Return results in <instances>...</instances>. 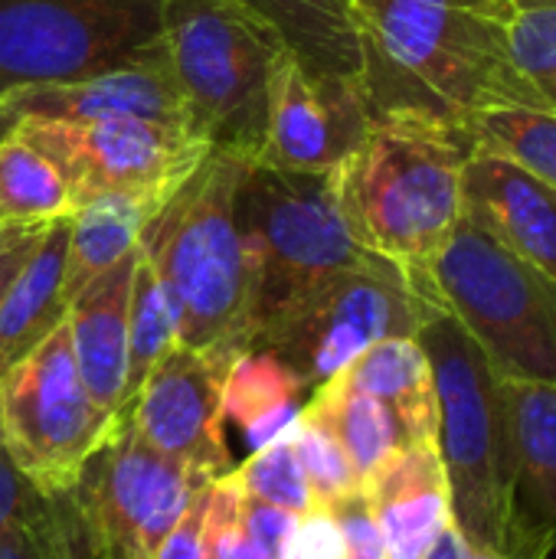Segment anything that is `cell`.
<instances>
[{
	"mask_svg": "<svg viewBox=\"0 0 556 559\" xmlns=\"http://www.w3.org/2000/svg\"><path fill=\"white\" fill-rule=\"evenodd\" d=\"M351 13L370 118L465 134L482 111H544L511 52V0H351Z\"/></svg>",
	"mask_w": 556,
	"mask_h": 559,
	"instance_id": "6da1fadb",
	"label": "cell"
},
{
	"mask_svg": "<svg viewBox=\"0 0 556 559\" xmlns=\"http://www.w3.org/2000/svg\"><path fill=\"white\" fill-rule=\"evenodd\" d=\"M249 160L210 151L154 213L138 249L154 265L177 321V344L239 357L252 331V275L236 223Z\"/></svg>",
	"mask_w": 556,
	"mask_h": 559,
	"instance_id": "7a4b0ae2",
	"label": "cell"
},
{
	"mask_svg": "<svg viewBox=\"0 0 556 559\" xmlns=\"http://www.w3.org/2000/svg\"><path fill=\"white\" fill-rule=\"evenodd\" d=\"M472 151L462 131L374 118L360 147L334 170L351 236L406 275H426L462 223V174Z\"/></svg>",
	"mask_w": 556,
	"mask_h": 559,
	"instance_id": "3957f363",
	"label": "cell"
},
{
	"mask_svg": "<svg viewBox=\"0 0 556 559\" xmlns=\"http://www.w3.org/2000/svg\"><path fill=\"white\" fill-rule=\"evenodd\" d=\"M436 383V449L452 495V524L478 550H508L514 442L505 377L449 314L436 311L416 334Z\"/></svg>",
	"mask_w": 556,
	"mask_h": 559,
	"instance_id": "277c9868",
	"label": "cell"
},
{
	"mask_svg": "<svg viewBox=\"0 0 556 559\" xmlns=\"http://www.w3.org/2000/svg\"><path fill=\"white\" fill-rule=\"evenodd\" d=\"M164 46L190 128L213 151L256 164L272 75L292 56L282 36L239 0H167Z\"/></svg>",
	"mask_w": 556,
	"mask_h": 559,
	"instance_id": "5b68a950",
	"label": "cell"
},
{
	"mask_svg": "<svg viewBox=\"0 0 556 559\" xmlns=\"http://www.w3.org/2000/svg\"><path fill=\"white\" fill-rule=\"evenodd\" d=\"M419 278L505 380L556 386V282L544 272L462 216Z\"/></svg>",
	"mask_w": 556,
	"mask_h": 559,
	"instance_id": "8992f818",
	"label": "cell"
},
{
	"mask_svg": "<svg viewBox=\"0 0 556 559\" xmlns=\"http://www.w3.org/2000/svg\"><path fill=\"white\" fill-rule=\"evenodd\" d=\"M236 223L252 275V331L318 282L377 259L347 229L334 170L298 174L246 164Z\"/></svg>",
	"mask_w": 556,
	"mask_h": 559,
	"instance_id": "52a82bcc",
	"label": "cell"
},
{
	"mask_svg": "<svg viewBox=\"0 0 556 559\" xmlns=\"http://www.w3.org/2000/svg\"><path fill=\"white\" fill-rule=\"evenodd\" d=\"M436 311L439 305L416 278L387 259H370L318 282L262 321L249 350L292 367L311 396L374 344L416 337Z\"/></svg>",
	"mask_w": 556,
	"mask_h": 559,
	"instance_id": "ba28073f",
	"label": "cell"
},
{
	"mask_svg": "<svg viewBox=\"0 0 556 559\" xmlns=\"http://www.w3.org/2000/svg\"><path fill=\"white\" fill-rule=\"evenodd\" d=\"M121 432L85 393L66 321L0 380L3 449L43 498L72 495L88 459Z\"/></svg>",
	"mask_w": 556,
	"mask_h": 559,
	"instance_id": "9c48e42d",
	"label": "cell"
},
{
	"mask_svg": "<svg viewBox=\"0 0 556 559\" xmlns=\"http://www.w3.org/2000/svg\"><path fill=\"white\" fill-rule=\"evenodd\" d=\"M167 0H0V95L88 79L161 43Z\"/></svg>",
	"mask_w": 556,
	"mask_h": 559,
	"instance_id": "30bf717a",
	"label": "cell"
},
{
	"mask_svg": "<svg viewBox=\"0 0 556 559\" xmlns=\"http://www.w3.org/2000/svg\"><path fill=\"white\" fill-rule=\"evenodd\" d=\"M10 128H16L49 160L59 164V170L69 180L75 210L102 193L174 197V190L213 151L187 124H164L144 118H20Z\"/></svg>",
	"mask_w": 556,
	"mask_h": 559,
	"instance_id": "8fae6325",
	"label": "cell"
},
{
	"mask_svg": "<svg viewBox=\"0 0 556 559\" xmlns=\"http://www.w3.org/2000/svg\"><path fill=\"white\" fill-rule=\"evenodd\" d=\"M203 485L128 426L88 459L72 491L88 559H154Z\"/></svg>",
	"mask_w": 556,
	"mask_h": 559,
	"instance_id": "7c38bea8",
	"label": "cell"
},
{
	"mask_svg": "<svg viewBox=\"0 0 556 559\" xmlns=\"http://www.w3.org/2000/svg\"><path fill=\"white\" fill-rule=\"evenodd\" d=\"M229 364L233 357L226 354L177 344L151 370L131 406V432L206 481L236 468L223 432V380Z\"/></svg>",
	"mask_w": 556,
	"mask_h": 559,
	"instance_id": "4fadbf2b",
	"label": "cell"
},
{
	"mask_svg": "<svg viewBox=\"0 0 556 559\" xmlns=\"http://www.w3.org/2000/svg\"><path fill=\"white\" fill-rule=\"evenodd\" d=\"M370 121L360 79L308 75L285 56L272 75L265 141L256 164L298 174L338 170L360 147Z\"/></svg>",
	"mask_w": 556,
	"mask_h": 559,
	"instance_id": "5bb4252c",
	"label": "cell"
},
{
	"mask_svg": "<svg viewBox=\"0 0 556 559\" xmlns=\"http://www.w3.org/2000/svg\"><path fill=\"white\" fill-rule=\"evenodd\" d=\"M20 118L52 121H102V118H144L164 124H187V102L177 88L170 56L161 43L138 56L75 82L29 85L0 95V134Z\"/></svg>",
	"mask_w": 556,
	"mask_h": 559,
	"instance_id": "9a60e30c",
	"label": "cell"
},
{
	"mask_svg": "<svg viewBox=\"0 0 556 559\" xmlns=\"http://www.w3.org/2000/svg\"><path fill=\"white\" fill-rule=\"evenodd\" d=\"M462 216L556 282V187L475 147L462 174Z\"/></svg>",
	"mask_w": 556,
	"mask_h": 559,
	"instance_id": "2e32d148",
	"label": "cell"
},
{
	"mask_svg": "<svg viewBox=\"0 0 556 559\" xmlns=\"http://www.w3.org/2000/svg\"><path fill=\"white\" fill-rule=\"evenodd\" d=\"M514 442L508 559L556 550V386L505 380Z\"/></svg>",
	"mask_w": 556,
	"mask_h": 559,
	"instance_id": "e0dca14e",
	"label": "cell"
},
{
	"mask_svg": "<svg viewBox=\"0 0 556 559\" xmlns=\"http://www.w3.org/2000/svg\"><path fill=\"white\" fill-rule=\"evenodd\" d=\"M134 255H125L118 265L102 272L85 285L66 311L72 360L82 377L85 393L95 409L115 426L128 429V301Z\"/></svg>",
	"mask_w": 556,
	"mask_h": 559,
	"instance_id": "ac0fdd59",
	"label": "cell"
},
{
	"mask_svg": "<svg viewBox=\"0 0 556 559\" xmlns=\"http://www.w3.org/2000/svg\"><path fill=\"white\" fill-rule=\"evenodd\" d=\"M364 495L380 524L387 559H423L452 527V495L436 442H413L390 455Z\"/></svg>",
	"mask_w": 556,
	"mask_h": 559,
	"instance_id": "d6986e66",
	"label": "cell"
},
{
	"mask_svg": "<svg viewBox=\"0 0 556 559\" xmlns=\"http://www.w3.org/2000/svg\"><path fill=\"white\" fill-rule=\"evenodd\" d=\"M66 255L69 219H52L0 301V380L66 321Z\"/></svg>",
	"mask_w": 556,
	"mask_h": 559,
	"instance_id": "ffe728a7",
	"label": "cell"
},
{
	"mask_svg": "<svg viewBox=\"0 0 556 559\" xmlns=\"http://www.w3.org/2000/svg\"><path fill=\"white\" fill-rule=\"evenodd\" d=\"M334 383L380 400L400 423L406 442H436V383L433 367L416 337H393L364 350Z\"/></svg>",
	"mask_w": 556,
	"mask_h": 559,
	"instance_id": "44dd1931",
	"label": "cell"
},
{
	"mask_svg": "<svg viewBox=\"0 0 556 559\" xmlns=\"http://www.w3.org/2000/svg\"><path fill=\"white\" fill-rule=\"evenodd\" d=\"M170 197L157 193H102L85 200L69 216V255H66V301H72L102 272L131 255Z\"/></svg>",
	"mask_w": 556,
	"mask_h": 559,
	"instance_id": "7402d4cb",
	"label": "cell"
},
{
	"mask_svg": "<svg viewBox=\"0 0 556 559\" xmlns=\"http://www.w3.org/2000/svg\"><path fill=\"white\" fill-rule=\"evenodd\" d=\"M262 16L308 75L360 79L351 0H239Z\"/></svg>",
	"mask_w": 556,
	"mask_h": 559,
	"instance_id": "603a6c76",
	"label": "cell"
},
{
	"mask_svg": "<svg viewBox=\"0 0 556 559\" xmlns=\"http://www.w3.org/2000/svg\"><path fill=\"white\" fill-rule=\"evenodd\" d=\"M301 396H308L301 377L262 350L239 354L223 380V416L239 426L256 449L295 432L301 416Z\"/></svg>",
	"mask_w": 556,
	"mask_h": 559,
	"instance_id": "cb8c5ba5",
	"label": "cell"
},
{
	"mask_svg": "<svg viewBox=\"0 0 556 559\" xmlns=\"http://www.w3.org/2000/svg\"><path fill=\"white\" fill-rule=\"evenodd\" d=\"M305 409L311 416H318L328 432L341 442V449L347 452L360 485L400 449H406V436L397 423V416L374 396L357 393L351 386L341 383H324L321 390H315L305 403Z\"/></svg>",
	"mask_w": 556,
	"mask_h": 559,
	"instance_id": "d4e9b609",
	"label": "cell"
},
{
	"mask_svg": "<svg viewBox=\"0 0 556 559\" xmlns=\"http://www.w3.org/2000/svg\"><path fill=\"white\" fill-rule=\"evenodd\" d=\"M75 200L66 174L16 128L0 134V223L39 226L69 219Z\"/></svg>",
	"mask_w": 556,
	"mask_h": 559,
	"instance_id": "484cf974",
	"label": "cell"
},
{
	"mask_svg": "<svg viewBox=\"0 0 556 559\" xmlns=\"http://www.w3.org/2000/svg\"><path fill=\"white\" fill-rule=\"evenodd\" d=\"M177 347V321L154 265L138 249L128 301V423L131 406L151 370Z\"/></svg>",
	"mask_w": 556,
	"mask_h": 559,
	"instance_id": "4316f807",
	"label": "cell"
},
{
	"mask_svg": "<svg viewBox=\"0 0 556 559\" xmlns=\"http://www.w3.org/2000/svg\"><path fill=\"white\" fill-rule=\"evenodd\" d=\"M472 147L508 157L556 187V115L541 108H498L469 118Z\"/></svg>",
	"mask_w": 556,
	"mask_h": 559,
	"instance_id": "83f0119b",
	"label": "cell"
},
{
	"mask_svg": "<svg viewBox=\"0 0 556 559\" xmlns=\"http://www.w3.org/2000/svg\"><path fill=\"white\" fill-rule=\"evenodd\" d=\"M292 436L295 432L282 436L279 442H272L265 449H256L239 468H233V478L239 481L242 495L301 518L305 511L315 508V498L305 481L301 462L295 455Z\"/></svg>",
	"mask_w": 556,
	"mask_h": 559,
	"instance_id": "f1b7e54d",
	"label": "cell"
},
{
	"mask_svg": "<svg viewBox=\"0 0 556 559\" xmlns=\"http://www.w3.org/2000/svg\"><path fill=\"white\" fill-rule=\"evenodd\" d=\"M0 559H88L72 495H59L36 518L0 527Z\"/></svg>",
	"mask_w": 556,
	"mask_h": 559,
	"instance_id": "f546056e",
	"label": "cell"
},
{
	"mask_svg": "<svg viewBox=\"0 0 556 559\" xmlns=\"http://www.w3.org/2000/svg\"><path fill=\"white\" fill-rule=\"evenodd\" d=\"M292 445H295V455L301 462V472H305V481L311 488L315 504H331V501L364 488L347 452L341 449V442L305 406H301Z\"/></svg>",
	"mask_w": 556,
	"mask_h": 559,
	"instance_id": "4dcf8cb0",
	"label": "cell"
},
{
	"mask_svg": "<svg viewBox=\"0 0 556 559\" xmlns=\"http://www.w3.org/2000/svg\"><path fill=\"white\" fill-rule=\"evenodd\" d=\"M508 36L518 69L541 95L544 111L556 115V7L518 10Z\"/></svg>",
	"mask_w": 556,
	"mask_h": 559,
	"instance_id": "1f68e13d",
	"label": "cell"
},
{
	"mask_svg": "<svg viewBox=\"0 0 556 559\" xmlns=\"http://www.w3.org/2000/svg\"><path fill=\"white\" fill-rule=\"evenodd\" d=\"M203 554L206 559H262L239 524V485H236L233 472L216 478L210 488Z\"/></svg>",
	"mask_w": 556,
	"mask_h": 559,
	"instance_id": "d6a6232c",
	"label": "cell"
},
{
	"mask_svg": "<svg viewBox=\"0 0 556 559\" xmlns=\"http://www.w3.org/2000/svg\"><path fill=\"white\" fill-rule=\"evenodd\" d=\"M328 508L341 527L347 559H387V544H383L380 524L374 518V508H370L364 488L331 501Z\"/></svg>",
	"mask_w": 556,
	"mask_h": 559,
	"instance_id": "836d02e7",
	"label": "cell"
},
{
	"mask_svg": "<svg viewBox=\"0 0 556 559\" xmlns=\"http://www.w3.org/2000/svg\"><path fill=\"white\" fill-rule=\"evenodd\" d=\"M279 559H347L341 527L328 504H315L298 518Z\"/></svg>",
	"mask_w": 556,
	"mask_h": 559,
	"instance_id": "e575fe53",
	"label": "cell"
},
{
	"mask_svg": "<svg viewBox=\"0 0 556 559\" xmlns=\"http://www.w3.org/2000/svg\"><path fill=\"white\" fill-rule=\"evenodd\" d=\"M239 524H242L249 544L259 550V557L279 559L282 557L285 540H288V534L298 524V518L288 514V511H282V508H272L265 501H256V498L242 495V488H239Z\"/></svg>",
	"mask_w": 556,
	"mask_h": 559,
	"instance_id": "d590c367",
	"label": "cell"
},
{
	"mask_svg": "<svg viewBox=\"0 0 556 559\" xmlns=\"http://www.w3.org/2000/svg\"><path fill=\"white\" fill-rule=\"evenodd\" d=\"M210 488H213V481H206L190 498L187 511L180 514V521L174 524V531L167 534V540L161 544L154 559H206V554H203V527H206Z\"/></svg>",
	"mask_w": 556,
	"mask_h": 559,
	"instance_id": "8d00e7d4",
	"label": "cell"
},
{
	"mask_svg": "<svg viewBox=\"0 0 556 559\" xmlns=\"http://www.w3.org/2000/svg\"><path fill=\"white\" fill-rule=\"evenodd\" d=\"M49 501L52 498H43L16 472V465L10 462V455L3 449V439H0V527L16 524V521H26V518H36L39 511L49 508Z\"/></svg>",
	"mask_w": 556,
	"mask_h": 559,
	"instance_id": "74e56055",
	"label": "cell"
},
{
	"mask_svg": "<svg viewBox=\"0 0 556 559\" xmlns=\"http://www.w3.org/2000/svg\"><path fill=\"white\" fill-rule=\"evenodd\" d=\"M46 226L49 223H43V226H36V229H29L20 242H13L7 252H0V301H3V295L10 292V285H13V278L20 275V269L26 265V259L33 255V249H36V242L43 239V233H46Z\"/></svg>",
	"mask_w": 556,
	"mask_h": 559,
	"instance_id": "f35d334b",
	"label": "cell"
},
{
	"mask_svg": "<svg viewBox=\"0 0 556 559\" xmlns=\"http://www.w3.org/2000/svg\"><path fill=\"white\" fill-rule=\"evenodd\" d=\"M423 559H472V544L462 537V531L452 524L442 531V537L433 544V550Z\"/></svg>",
	"mask_w": 556,
	"mask_h": 559,
	"instance_id": "ab89813d",
	"label": "cell"
},
{
	"mask_svg": "<svg viewBox=\"0 0 556 559\" xmlns=\"http://www.w3.org/2000/svg\"><path fill=\"white\" fill-rule=\"evenodd\" d=\"M43 226V223H39ZM29 229H36V226H13V223H0V252H7L13 242H20Z\"/></svg>",
	"mask_w": 556,
	"mask_h": 559,
	"instance_id": "60d3db41",
	"label": "cell"
},
{
	"mask_svg": "<svg viewBox=\"0 0 556 559\" xmlns=\"http://www.w3.org/2000/svg\"><path fill=\"white\" fill-rule=\"evenodd\" d=\"M514 10H537V7H556V0H511Z\"/></svg>",
	"mask_w": 556,
	"mask_h": 559,
	"instance_id": "b9f144b4",
	"label": "cell"
},
{
	"mask_svg": "<svg viewBox=\"0 0 556 559\" xmlns=\"http://www.w3.org/2000/svg\"><path fill=\"white\" fill-rule=\"evenodd\" d=\"M472 559H508V557H501V554H495V550H478V547H472Z\"/></svg>",
	"mask_w": 556,
	"mask_h": 559,
	"instance_id": "7bdbcfd3",
	"label": "cell"
}]
</instances>
